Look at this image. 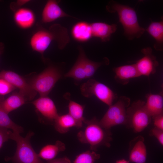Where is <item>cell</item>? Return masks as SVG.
Masks as SVG:
<instances>
[{
	"mask_svg": "<svg viewBox=\"0 0 163 163\" xmlns=\"http://www.w3.org/2000/svg\"><path fill=\"white\" fill-rule=\"evenodd\" d=\"M53 40L57 42L59 49H64L70 41L67 29L59 24H54L48 30L42 29L34 33L30 44L32 50L40 53L45 61L44 53Z\"/></svg>",
	"mask_w": 163,
	"mask_h": 163,
	"instance_id": "obj_1",
	"label": "cell"
},
{
	"mask_svg": "<svg viewBox=\"0 0 163 163\" xmlns=\"http://www.w3.org/2000/svg\"><path fill=\"white\" fill-rule=\"evenodd\" d=\"M83 123L85 125V127L77 134L81 142L89 144L90 150L95 152L101 146L110 147L112 140L110 129L103 127L95 117L90 120L85 119Z\"/></svg>",
	"mask_w": 163,
	"mask_h": 163,
	"instance_id": "obj_2",
	"label": "cell"
},
{
	"mask_svg": "<svg viewBox=\"0 0 163 163\" xmlns=\"http://www.w3.org/2000/svg\"><path fill=\"white\" fill-rule=\"evenodd\" d=\"M106 9L109 12L117 14L124 30V34L129 40L139 38L144 33L145 29L139 25L133 8L111 0L106 6Z\"/></svg>",
	"mask_w": 163,
	"mask_h": 163,
	"instance_id": "obj_3",
	"label": "cell"
},
{
	"mask_svg": "<svg viewBox=\"0 0 163 163\" xmlns=\"http://www.w3.org/2000/svg\"><path fill=\"white\" fill-rule=\"evenodd\" d=\"M78 50L79 55L76 62L64 75L65 77L73 78L77 84L83 79L92 77L100 66L109 63V59L106 57L100 62L93 61L87 58L81 46L78 47Z\"/></svg>",
	"mask_w": 163,
	"mask_h": 163,
	"instance_id": "obj_4",
	"label": "cell"
},
{
	"mask_svg": "<svg viewBox=\"0 0 163 163\" xmlns=\"http://www.w3.org/2000/svg\"><path fill=\"white\" fill-rule=\"evenodd\" d=\"M34 135L33 132L29 131L25 137H23L20 134L11 132L10 139L16 142V150L13 156L6 157L5 160H11L14 163H44L30 144V138Z\"/></svg>",
	"mask_w": 163,
	"mask_h": 163,
	"instance_id": "obj_5",
	"label": "cell"
},
{
	"mask_svg": "<svg viewBox=\"0 0 163 163\" xmlns=\"http://www.w3.org/2000/svg\"><path fill=\"white\" fill-rule=\"evenodd\" d=\"M130 103L129 98L124 96H120L115 104L109 106L105 114L99 121L101 125L108 129L117 125H126V110Z\"/></svg>",
	"mask_w": 163,
	"mask_h": 163,
	"instance_id": "obj_6",
	"label": "cell"
},
{
	"mask_svg": "<svg viewBox=\"0 0 163 163\" xmlns=\"http://www.w3.org/2000/svg\"><path fill=\"white\" fill-rule=\"evenodd\" d=\"M62 76L59 69L51 66L34 77L28 83L33 89L38 92L40 97L46 96Z\"/></svg>",
	"mask_w": 163,
	"mask_h": 163,
	"instance_id": "obj_7",
	"label": "cell"
},
{
	"mask_svg": "<svg viewBox=\"0 0 163 163\" xmlns=\"http://www.w3.org/2000/svg\"><path fill=\"white\" fill-rule=\"evenodd\" d=\"M145 102L141 100L134 101L126 110V125L134 132L139 133L144 130L150 123L152 117L145 107Z\"/></svg>",
	"mask_w": 163,
	"mask_h": 163,
	"instance_id": "obj_8",
	"label": "cell"
},
{
	"mask_svg": "<svg viewBox=\"0 0 163 163\" xmlns=\"http://www.w3.org/2000/svg\"><path fill=\"white\" fill-rule=\"evenodd\" d=\"M80 89L84 97H90L95 96L109 106L112 104L117 97L109 87L94 79H90L82 84Z\"/></svg>",
	"mask_w": 163,
	"mask_h": 163,
	"instance_id": "obj_9",
	"label": "cell"
},
{
	"mask_svg": "<svg viewBox=\"0 0 163 163\" xmlns=\"http://www.w3.org/2000/svg\"><path fill=\"white\" fill-rule=\"evenodd\" d=\"M0 78L9 83L19 90L27 101L33 99L37 92L33 89L22 76L13 71L3 70L0 72Z\"/></svg>",
	"mask_w": 163,
	"mask_h": 163,
	"instance_id": "obj_10",
	"label": "cell"
},
{
	"mask_svg": "<svg viewBox=\"0 0 163 163\" xmlns=\"http://www.w3.org/2000/svg\"><path fill=\"white\" fill-rule=\"evenodd\" d=\"M141 52L144 56L135 65L141 76H149L156 72L159 63L151 47L144 48L142 50Z\"/></svg>",
	"mask_w": 163,
	"mask_h": 163,
	"instance_id": "obj_11",
	"label": "cell"
},
{
	"mask_svg": "<svg viewBox=\"0 0 163 163\" xmlns=\"http://www.w3.org/2000/svg\"><path fill=\"white\" fill-rule=\"evenodd\" d=\"M32 103L42 117L49 122H54L59 116L54 102L47 96L40 97Z\"/></svg>",
	"mask_w": 163,
	"mask_h": 163,
	"instance_id": "obj_12",
	"label": "cell"
},
{
	"mask_svg": "<svg viewBox=\"0 0 163 163\" xmlns=\"http://www.w3.org/2000/svg\"><path fill=\"white\" fill-rule=\"evenodd\" d=\"M130 145L129 161L135 163H145L147 152L143 137L141 136L136 137Z\"/></svg>",
	"mask_w": 163,
	"mask_h": 163,
	"instance_id": "obj_13",
	"label": "cell"
},
{
	"mask_svg": "<svg viewBox=\"0 0 163 163\" xmlns=\"http://www.w3.org/2000/svg\"><path fill=\"white\" fill-rule=\"evenodd\" d=\"M59 1L54 0H48L42 13V21L45 23L53 21L64 17L74 18L65 13L59 5Z\"/></svg>",
	"mask_w": 163,
	"mask_h": 163,
	"instance_id": "obj_14",
	"label": "cell"
},
{
	"mask_svg": "<svg viewBox=\"0 0 163 163\" xmlns=\"http://www.w3.org/2000/svg\"><path fill=\"white\" fill-rule=\"evenodd\" d=\"M113 71L115 73L116 81L123 85L128 84L131 78L141 76L135 64L115 67Z\"/></svg>",
	"mask_w": 163,
	"mask_h": 163,
	"instance_id": "obj_15",
	"label": "cell"
},
{
	"mask_svg": "<svg viewBox=\"0 0 163 163\" xmlns=\"http://www.w3.org/2000/svg\"><path fill=\"white\" fill-rule=\"evenodd\" d=\"M145 107L152 118L163 114V97L161 92L158 94H147Z\"/></svg>",
	"mask_w": 163,
	"mask_h": 163,
	"instance_id": "obj_16",
	"label": "cell"
},
{
	"mask_svg": "<svg viewBox=\"0 0 163 163\" xmlns=\"http://www.w3.org/2000/svg\"><path fill=\"white\" fill-rule=\"evenodd\" d=\"M93 37L99 38L103 42L110 40L112 34L117 29L116 24H109L102 22H96L91 24Z\"/></svg>",
	"mask_w": 163,
	"mask_h": 163,
	"instance_id": "obj_17",
	"label": "cell"
},
{
	"mask_svg": "<svg viewBox=\"0 0 163 163\" xmlns=\"http://www.w3.org/2000/svg\"><path fill=\"white\" fill-rule=\"evenodd\" d=\"M35 16L29 9L20 8L15 11L14 19L16 24L20 28L26 29L30 28L35 21Z\"/></svg>",
	"mask_w": 163,
	"mask_h": 163,
	"instance_id": "obj_18",
	"label": "cell"
},
{
	"mask_svg": "<svg viewBox=\"0 0 163 163\" xmlns=\"http://www.w3.org/2000/svg\"><path fill=\"white\" fill-rule=\"evenodd\" d=\"M71 34L74 39L77 41H88L93 37L91 24L85 21L77 23L72 28Z\"/></svg>",
	"mask_w": 163,
	"mask_h": 163,
	"instance_id": "obj_19",
	"label": "cell"
},
{
	"mask_svg": "<svg viewBox=\"0 0 163 163\" xmlns=\"http://www.w3.org/2000/svg\"><path fill=\"white\" fill-rule=\"evenodd\" d=\"M65 149V144L57 140L54 144H48L43 146L38 155L40 158L49 161L54 159L60 152Z\"/></svg>",
	"mask_w": 163,
	"mask_h": 163,
	"instance_id": "obj_20",
	"label": "cell"
},
{
	"mask_svg": "<svg viewBox=\"0 0 163 163\" xmlns=\"http://www.w3.org/2000/svg\"><path fill=\"white\" fill-rule=\"evenodd\" d=\"M53 123L56 130L62 134L67 133L72 127L80 128L78 123L69 113L59 115L54 120Z\"/></svg>",
	"mask_w": 163,
	"mask_h": 163,
	"instance_id": "obj_21",
	"label": "cell"
},
{
	"mask_svg": "<svg viewBox=\"0 0 163 163\" xmlns=\"http://www.w3.org/2000/svg\"><path fill=\"white\" fill-rule=\"evenodd\" d=\"M155 40L154 47L157 50L161 51L163 48V22H152L146 30Z\"/></svg>",
	"mask_w": 163,
	"mask_h": 163,
	"instance_id": "obj_22",
	"label": "cell"
},
{
	"mask_svg": "<svg viewBox=\"0 0 163 163\" xmlns=\"http://www.w3.org/2000/svg\"><path fill=\"white\" fill-rule=\"evenodd\" d=\"M4 99V96L0 95V127L10 129L13 132L20 134L23 132V128L14 123L4 109L2 103Z\"/></svg>",
	"mask_w": 163,
	"mask_h": 163,
	"instance_id": "obj_23",
	"label": "cell"
},
{
	"mask_svg": "<svg viewBox=\"0 0 163 163\" xmlns=\"http://www.w3.org/2000/svg\"><path fill=\"white\" fill-rule=\"evenodd\" d=\"M27 101L19 92L13 94L2 102L3 107L7 113L17 109L24 104Z\"/></svg>",
	"mask_w": 163,
	"mask_h": 163,
	"instance_id": "obj_24",
	"label": "cell"
},
{
	"mask_svg": "<svg viewBox=\"0 0 163 163\" xmlns=\"http://www.w3.org/2000/svg\"><path fill=\"white\" fill-rule=\"evenodd\" d=\"M65 97L69 101L68 113L75 120L78 124L80 128H81L85 119L83 116L84 106L72 101L66 95H65Z\"/></svg>",
	"mask_w": 163,
	"mask_h": 163,
	"instance_id": "obj_25",
	"label": "cell"
},
{
	"mask_svg": "<svg viewBox=\"0 0 163 163\" xmlns=\"http://www.w3.org/2000/svg\"><path fill=\"white\" fill-rule=\"evenodd\" d=\"M100 158V154L96 152L87 150L76 156L73 163H94Z\"/></svg>",
	"mask_w": 163,
	"mask_h": 163,
	"instance_id": "obj_26",
	"label": "cell"
},
{
	"mask_svg": "<svg viewBox=\"0 0 163 163\" xmlns=\"http://www.w3.org/2000/svg\"><path fill=\"white\" fill-rule=\"evenodd\" d=\"M16 88L5 80L0 78V95H6Z\"/></svg>",
	"mask_w": 163,
	"mask_h": 163,
	"instance_id": "obj_27",
	"label": "cell"
},
{
	"mask_svg": "<svg viewBox=\"0 0 163 163\" xmlns=\"http://www.w3.org/2000/svg\"><path fill=\"white\" fill-rule=\"evenodd\" d=\"M11 132L8 129L0 127V149L4 143L10 139V135Z\"/></svg>",
	"mask_w": 163,
	"mask_h": 163,
	"instance_id": "obj_28",
	"label": "cell"
},
{
	"mask_svg": "<svg viewBox=\"0 0 163 163\" xmlns=\"http://www.w3.org/2000/svg\"><path fill=\"white\" fill-rule=\"evenodd\" d=\"M150 134L157 139L161 145H163V130L155 127L151 130Z\"/></svg>",
	"mask_w": 163,
	"mask_h": 163,
	"instance_id": "obj_29",
	"label": "cell"
},
{
	"mask_svg": "<svg viewBox=\"0 0 163 163\" xmlns=\"http://www.w3.org/2000/svg\"><path fill=\"white\" fill-rule=\"evenodd\" d=\"M30 1L27 0H20L12 2L10 5V8L12 11H15L20 9L21 6L28 3Z\"/></svg>",
	"mask_w": 163,
	"mask_h": 163,
	"instance_id": "obj_30",
	"label": "cell"
},
{
	"mask_svg": "<svg viewBox=\"0 0 163 163\" xmlns=\"http://www.w3.org/2000/svg\"><path fill=\"white\" fill-rule=\"evenodd\" d=\"M153 119L155 127L163 130V114L157 116Z\"/></svg>",
	"mask_w": 163,
	"mask_h": 163,
	"instance_id": "obj_31",
	"label": "cell"
},
{
	"mask_svg": "<svg viewBox=\"0 0 163 163\" xmlns=\"http://www.w3.org/2000/svg\"><path fill=\"white\" fill-rule=\"evenodd\" d=\"M46 163H72L70 160L68 158L64 157L47 161Z\"/></svg>",
	"mask_w": 163,
	"mask_h": 163,
	"instance_id": "obj_32",
	"label": "cell"
},
{
	"mask_svg": "<svg viewBox=\"0 0 163 163\" xmlns=\"http://www.w3.org/2000/svg\"><path fill=\"white\" fill-rule=\"evenodd\" d=\"M116 163H129V162L125 159H120L117 161Z\"/></svg>",
	"mask_w": 163,
	"mask_h": 163,
	"instance_id": "obj_33",
	"label": "cell"
},
{
	"mask_svg": "<svg viewBox=\"0 0 163 163\" xmlns=\"http://www.w3.org/2000/svg\"><path fill=\"white\" fill-rule=\"evenodd\" d=\"M4 45L2 43H0V55L3 52L4 49Z\"/></svg>",
	"mask_w": 163,
	"mask_h": 163,
	"instance_id": "obj_34",
	"label": "cell"
}]
</instances>
